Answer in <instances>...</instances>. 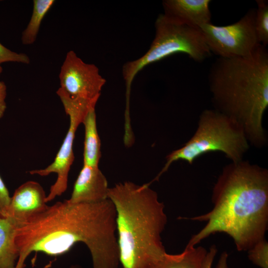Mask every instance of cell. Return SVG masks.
Segmentation results:
<instances>
[{
	"mask_svg": "<svg viewBox=\"0 0 268 268\" xmlns=\"http://www.w3.org/2000/svg\"><path fill=\"white\" fill-rule=\"evenodd\" d=\"M116 213L108 198L95 203L58 201L18 224L15 243L19 252L16 268H23L33 252L64 254L77 243L91 255L92 268H118Z\"/></svg>",
	"mask_w": 268,
	"mask_h": 268,
	"instance_id": "6da1fadb",
	"label": "cell"
},
{
	"mask_svg": "<svg viewBox=\"0 0 268 268\" xmlns=\"http://www.w3.org/2000/svg\"><path fill=\"white\" fill-rule=\"evenodd\" d=\"M208 212L187 218L206 221L186 246L195 247L211 234L223 232L239 251L265 238L268 224V171L248 161L226 165L214 184Z\"/></svg>",
	"mask_w": 268,
	"mask_h": 268,
	"instance_id": "7a4b0ae2",
	"label": "cell"
},
{
	"mask_svg": "<svg viewBox=\"0 0 268 268\" xmlns=\"http://www.w3.org/2000/svg\"><path fill=\"white\" fill-rule=\"evenodd\" d=\"M208 82L215 109L237 121L253 145H265L263 118L268 107L266 47L260 45L247 57H218L210 68Z\"/></svg>",
	"mask_w": 268,
	"mask_h": 268,
	"instance_id": "3957f363",
	"label": "cell"
},
{
	"mask_svg": "<svg viewBox=\"0 0 268 268\" xmlns=\"http://www.w3.org/2000/svg\"><path fill=\"white\" fill-rule=\"evenodd\" d=\"M116 213L120 264L123 268H153L166 253L161 234L167 222L164 203L149 184L131 181L109 188Z\"/></svg>",
	"mask_w": 268,
	"mask_h": 268,
	"instance_id": "277c9868",
	"label": "cell"
},
{
	"mask_svg": "<svg viewBox=\"0 0 268 268\" xmlns=\"http://www.w3.org/2000/svg\"><path fill=\"white\" fill-rule=\"evenodd\" d=\"M249 147L244 130L237 121L215 109H206L200 116L193 136L182 147L166 156V163L156 179L177 160L192 164L202 154L220 151L232 162H237L242 160Z\"/></svg>",
	"mask_w": 268,
	"mask_h": 268,
	"instance_id": "5b68a950",
	"label": "cell"
},
{
	"mask_svg": "<svg viewBox=\"0 0 268 268\" xmlns=\"http://www.w3.org/2000/svg\"><path fill=\"white\" fill-rule=\"evenodd\" d=\"M155 28L154 38L146 53L139 59L126 63L122 67L127 106H130L133 81L145 66L177 53L187 54L197 62H202L211 55L200 28L174 22L163 14L157 17Z\"/></svg>",
	"mask_w": 268,
	"mask_h": 268,
	"instance_id": "8992f818",
	"label": "cell"
},
{
	"mask_svg": "<svg viewBox=\"0 0 268 268\" xmlns=\"http://www.w3.org/2000/svg\"><path fill=\"white\" fill-rule=\"evenodd\" d=\"M56 93L66 114L69 117V125L67 134L53 162L44 169L29 172L31 175L41 176H48L52 173L57 174V180L47 195V202L62 195L67 190L68 173L74 159L73 144L75 132L90 108L96 106L98 100L87 101L71 99L59 89Z\"/></svg>",
	"mask_w": 268,
	"mask_h": 268,
	"instance_id": "52a82bcc",
	"label": "cell"
},
{
	"mask_svg": "<svg viewBox=\"0 0 268 268\" xmlns=\"http://www.w3.org/2000/svg\"><path fill=\"white\" fill-rule=\"evenodd\" d=\"M255 16L256 8H252L233 24L220 26L210 23L202 26L200 29L211 53L221 58L253 54L261 45L255 30Z\"/></svg>",
	"mask_w": 268,
	"mask_h": 268,
	"instance_id": "ba28073f",
	"label": "cell"
},
{
	"mask_svg": "<svg viewBox=\"0 0 268 268\" xmlns=\"http://www.w3.org/2000/svg\"><path fill=\"white\" fill-rule=\"evenodd\" d=\"M63 92L73 99L90 101L98 99L106 81L94 64H88L73 51L66 54L59 74Z\"/></svg>",
	"mask_w": 268,
	"mask_h": 268,
	"instance_id": "9c48e42d",
	"label": "cell"
},
{
	"mask_svg": "<svg viewBox=\"0 0 268 268\" xmlns=\"http://www.w3.org/2000/svg\"><path fill=\"white\" fill-rule=\"evenodd\" d=\"M46 197L39 183L33 181L25 182L10 198L7 217L18 224L28 221L47 208Z\"/></svg>",
	"mask_w": 268,
	"mask_h": 268,
	"instance_id": "30bf717a",
	"label": "cell"
},
{
	"mask_svg": "<svg viewBox=\"0 0 268 268\" xmlns=\"http://www.w3.org/2000/svg\"><path fill=\"white\" fill-rule=\"evenodd\" d=\"M108 181L99 168L83 165L74 183L70 198L71 203H95L108 199Z\"/></svg>",
	"mask_w": 268,
	"mask_h": 268,
	"instance_id": "8fae6325",
	"label": "cell"
},
{
	"mask_svg": "<svg viewBox=\"0 0 268 268\" xmlns=\"http://www.w3.org/2000/svg\"><path fill=\"white\" fill-rule=\"evenodd\" d=\"M210 0H164L163 14L174 22L200 28L211 23Z\"/></svg>",
	"mask_w": 268,
	"mask_h": 268,
	"instance_id": "7c38bea8",
	"label": "cell"
},
{
	"mask_svg": "<svg viewBox=\"0 0 268 268\" xmlns=\"http://www.w3.org/2000/svg\"><path fill=\"white\" fill-rule=\"evenodd\" d=\"M18 223L11 217H0V268H16L19 252L15 243Z\"/></svg>",
	"mask_w": 268,
	"mask_h": 268,
	"instance_id": "4fadbf2b",
	"label": "cell"
},
{
	"mask_svg": "<svg viewBox=\"0 0 268 268\" xmlns=\"http://www.w3.org/2000/svg\"><path fill=\"white\" fill-rule=\"evenodd\" d=\"M82 124L85 131L83 165L99 167L101 143L97 129L95 106L90 108Z\"/></svg>",
	"mask_w": 268,
	"mask_h": 268,
	"instance_id": "5bb4252c",
	"label": "cell"
},
{
	"mask_svg": "<svg viewBox=\"0 0 268 268\" xmlns=\"http://www.w3.org/2000/svg\"><path fill=\"white\" fill-rule=\"evenodd\" d=\"M207 252L201 246H186L181 253L169 254L166 253L153 268H201Z\"/></svg>",
	"mask_w": 268,
	"mask_h": 268,
	"instance_id": "9a60e30c",
	"label": "cell"
},
{
	"mask_svg": "<svg viewBox=\"0 0 268 268\" xmlns=\"http://www.w3.org/2000/svg\"><path fill=\"white\" fill-rule=\"evenodd\" d=\"M54 3V0H33L31 18L22 33L21 42L23 45H31L35 42L42 21Z\"/></svg>",
	"mask_w": 268,
	"mask_h": 268,
	"instance_id": "2e32d148",
	"label": "cell"
},
{
	"mask_svg": "<svg viewBox=\"0 0 268 268\" xmlns=\"http://www.w3.org/2000/svg\"><path fill=\"white\" fill-rule=\"evenodd\" d=\"M255 27L260 45L266 47L268 44V1L257 0Z\"/></svg>",
	"mask_w": 268,
	"mask_h": 268,
	"instance_id": "e0dca14e",
	"label": "cell"
},
{
	"mask_svg": "<svg viewBox=\"0 0 268 268\" xmlns=\"http://www.w3.org/2000/svg\"><path fill=\"white\" fill-rule=\"evenodd\" d=\"M248 251V258L261 268H268V243L264 238L255 244Z\"/></svg>",
	"mask_w": 268,
	"mask_h": 268,
	"instance_id": "ac0fdd59",
	"label": "cell"
},
{
	"mask_svg": "<svg viewBox=\"0 0 268 268\" xmlns=\"http://www.w3.org/2000/svg\"><path fill=\"white\" fill-rule=\"evenodd\" d=\"M5 62L30 63L29 57L24 53H17L6 48L0 43V65Z\"/></svg>",
	"mask_w": 268,
	"mask_h": 268,
	"instance_id": "d6986e66",
	"label": "cell"
},
{
	"mask_svg": "<svg viewBox=\"0 0 268 268\" xmlns=\"http://www.w3.org/2000/svg\"><path fill=\"white\" fill-rule=\"evenodd\" d=\"M10 197L5 184L0 176V217H7Z\"/></svg>",
	"mask_w": 268,
	"mask_h": 268,
	"instance_id": "ffe728a7",
	"label": "cell"
},
{
	"mask_svg": "<svg viewBox=\"0 0 268 268\" xmlns=\"http://www.w3.org/2000/svg\"><path fill=\"white\" fill-rule=\"evenodd\" d=\"M217 252L215 245L211 246L203 260L201 268H211Z\"/></svg>",
	"mask_w": 268,
	"mask_h": 268,
	"instance_id": "44dd1931",
	"label": "cell"
},
{
	"mask_svg": "<svg viewBox=\"0 0 268 268\" xmlns=\"http://www.w3.org/2000/svg\"><path fill=\"white\" fill-rule=\"evenodd\" d=\"M6 86L4 82L0 81V119L3 116L6 109Z\"/></svg>",
	"mask_w": 268,
	"mask_h": 268,
	"instance_id": "7402d4cb",
	"label": "cell"
},
{
	"mask_svg": "<svg viewBox=\"0 0 268 268\" xmlns=\"http://www.w3.org/2000/svg\"><path fill=\"white\" fill-rule=\"evenodd\" d=\"M228 257V255L227 252H223L220 256L216 268H228L227 263Z\"/></svg>",
	"mask_w": 268,
	"mask_h": 268,
	"instance_id": "603a6c76",
	"label": "cell"
},
{
	"mask_svg": "<svg viewBox=\"0 0 268 268\" xmlns=\"http://www.w3.org/2000/svg\"><path fill=\"white\" fill-rule=\"evenodd\" d=\"M69 268H81L80 266L77 265H73L71 266Z\"/></svg>",
	"mask_w": 268,
	"mask_h": 268,
	"instance_id": "cb8c5ba5",
	"label": "cell"
},
{
	"mask_svg": "<svg viewBox=\"0 0 268 268\" xmlns=\"http://www.w3.org/2000/svg\"><path fill=\"white\" fill-rule=\"evenodd\" d=\"M2 71V67H1V66L0 65V74L1 73Z\"/></svg>",
	"mask_w": 268,
	"mask_h": 268,
	"instance_id": "d4e9b609",
	"label": "cell"
}]
</instances>
